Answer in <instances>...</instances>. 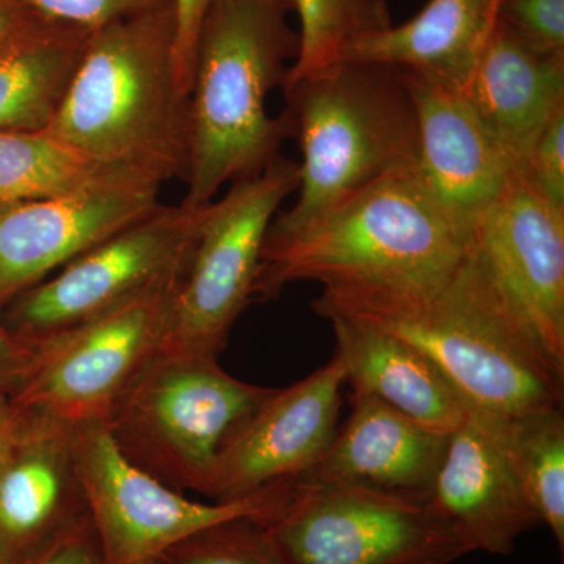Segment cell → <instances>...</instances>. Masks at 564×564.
I'll list each match as a JSON object with an SVG mask.
<instances>
[{"mask_svg":"<svg viewBox=\"0 0 564 564\" xmlns=\"http://www.w3.org/2000/svg\"><path fill=\"white\" fill-rule=\"evenodd\" d=\"M470 234L415 169L402 170L293 231L267 232L252 299H276L300 281L329 295L432 291L467 258Z\"/></svg>","mask_w":564,"mask_h":564,"instance_id":"cell-1","label":"cell"},{"mask_svg":"<svg viewBox=\"0 0 564 564\" xmlns=\"http://www.w3.org/2000/svg\"><path fill=\"white\" fill-rule=\"evenodd\" d=\"M315 313L369 323L413 345L475 410L518 415L563 406L564 377L552 369L475 259L473 245L440 288L386 295H329Z\"/></svg>","mask_w":564,"mask_h":564,"instance_id":"cell-2","label":"cell"},{"mask_svg":"<svg viewBox=\"0 0 564 564\" xmlns=\"http://www.w3.org/2000/svg\"><path fill=\"white\" fill-rule=\"evenodd\" d=\"M173 47V7L93 31L46 131L131 180H185L188 98L174 80Z\"/></svg>","mask_w":564,"mask_h":564,"instance_id":"cell-3","label":"cell"},{"mask_svg":"<svg viewBox=\"0 0 564 564\" xmlns=\"http://www.w3.org/2000/svg\"><path fill=\"white\" fill-rule=\"evenodd\" d=\"M289 10L282 0H212L188 98L185 206H206L223 185L261 173L292 135L288 111L267 113L269 93L299 54Z\"/></svg>","mask_w":564,"mask_h":564,"instance_id":"cell-4","label":"cell"},{"mask_svg":"<svg viewBox=\"0 0 564 564\" xmlns=\"http://www.w3.org/2000/svg\"><path fill=\"white\" fill-rule=\"evenodd\" d=\"M288 95L299 140V199L269 232L293 231L388 174L415 169L417 124L403 70L340 62Z\"/></svg>","mask_w":564,"mask_h":564,"instance_id":"cell-5","label":"cell"},{"mask_svg":"<svg viewBox=\"0 0 564 564\" xmlns=\"http://www.w3.org/2000/svg\"><path fill=\"white\" fill-rule=\"evenodd\" d=\"M272 391L237 380L218 358L159 351L106 426L152 477L204 494L221 448Z\"/></svg>","mask_w":564,"mask_h":564,"instance_id":"cell-6","label":"cell"},{"mask_svg":"<svg viewBox=\"0 0 564 564\" xmlns=\"http://www.w3.org/2000/svg\"><path fill=\"white\" fill-rule=\"evenodd\" d=\"M261 524L288 564H451L473 554L432 502L303 475Z\"/></svg>","mask_w":564,"mask_h":564,"instance_id":"cell-7","label":"cell"},{"mask_svg":"<svg viewBox=\"0 0 564 564\" xmlns=\"http://www.w3.org/2000/svg\"><path fill=\"white\" fill-rule=\"evenodd\" d=\"M182 274L51 339L10 381L20 419L79 429L106 423L141 370L161 351Z\"/></svg>","mask_w":564,"mask_h":564,"instance_id":"cell-8","label":"cell"},{"mask_svg":"<svg viewBox=\"0 0 564 564\" xmlns=\"http://www.w3.org/2000/svg\"><path fill=\"white\" fill-rule=\"evenodd\" d=\"M299 163L276 159L234 182L212 202L174 293L161 351L218 358L234 323L254 296L267 232L282 202L299 191Z\"/></svg>","mask_w":564,"mask_h":564,"instance_id":"cell-9","label":"cell"},{"mask_svg":"<svg viewBox=\"0 0 564 564\" xmlns=\"http://www.w3.org/2000/svg\"><path fill=\"white\" fill-rule=\"evenodd\" d=\"M210 204V203H209ZM209 204L159 206L66 263L0 311V322L32 344L184 274Z\"/></svg>","mask_w":564,"mask_h":564,"instance_id":"cell-10","label":"cell"},{"mask_svg":"<svg viewBox=\"0 0 564 564\" xmlns=\"http://www.w3.org/2000/svg\"><path fill=\"white\" fill-rule=\"evenodd\" d=\"M77 473L109 564H155L192 534L240 518H262L274 485L231 502H195L133 464L106 423L74 430Z\"/></svg>","mask_w":564,"mask_h":564,"instance_id":"cell-11","label":"cell"},{"mask_svg":"<svg viewBox=\"0 0 564 564\" xmlns=\"http://www.w3.org/2000/svg\"><path fill=\"white\" fill-rule=\"evenodd\" d=\"M470 237L486 276L564 377V209L516 169Z\"/></svg>","mask_w":564,"mask_h":564,"instance_id":"cell-12","label":"cell"},{"mask_svg":"<svg viewBox=\"0 0 564 564\" xmlns=\"http://www.w3.org/2000/svg\"><path fill=\"white\" fill-rule=\"evenodd\" d=\"M347 375L332 361L289 388L273 389L229 437L204 496L231 502L313 473L332 445Z\"/></svg>","mask_w":564,"mask_h":564,"instance_id":"cell-13","label":"cell"},{"mask_svg":"<svg viewBox=\"0 0 564 564\" xmlns=\"http://www.w3.org/2000/svg\"><path fill=\"white\" fill-rule=\"evenodd\" d=\"M161 187L106 181L85 191L0 204V311L66 263L152 214Z\"/></svg>","mask_w":564,"mask_h":564,"instance_id":"cell-14","label":"cell"},{"mask_svg":"<svg viewBox=\"0 0 564 564\" xmlns=\"http://www.w3.org/2000/svg\"><path fill=\"white\" fill-rule=\"evenodd\" d=\"M430 502L473 552L511 555L541 525L516 473L505 417L470 406L448 437Z\"/></svg>","mask_w":564,"mask_h":564,"instance_id":"cell-15","label":"cell"},{"mask_svg":"<svg viewBox=\"0 0 564 564\" xmlns=\"http://www.w3.org/2000/svg\"><path fill=\"white\" fill-rule=\"evenodd\" d=\"M402 70L417 124L415 173L445 210L473 229L518 166L462 88Z\"/></svg>","mask_w":564,"mask_h":564,"instance_id":"cell-16","label":"cell"},{"mask_svg":"<svg viewBox=\"0 0 564 564\" xmlns=\"http://www.w3.org/2000/svg\"><path fill=\"white\" fill-rule=\"evenodd\" d=\"M74 430L21 419L17 444L0 467V545L13 564L90 518Z\"/></svg>","mask_w":564,"mask_h":564,"instance_id":"cell-17","label":"cell"},{"mask_svg":"<svg viewBox=\"0 0 564 564\" xmlns=\"http://www.w3.org/2000/svg\"><path fill=\"white\" fill-rule=\"evenodd\" d=\"M350 402V417L310 475L430 502L451 434L373 397L351 395Z\"/></svg>","mask_w":564,"mask_h":564,"instance_id":"cell-18","label":"cell"},{"mask_svg":"<svg viewBox=\"0 0 564 564\" xmlns=\"http://www.w3.org/2000/svg\"><path fill=\"white\" fill-rule=\"evenodd\" d=\"M462 90L519 166L564 109V54L534 50L496 20Z\"/></svg>","mask_w":564,"mask_h":564,"instance_id":"cell-19","label":"cell"},{"mask_svg":"<svg viewBox=\"0 0 564 564\" xmlns=\"http://www.w3.org/2000/svg\"><path fill=\"white\" fill-rule=\"evenodd\" d=\"M328 321L351 395L373 397L436 432L462 425L469 404L429 356L369 323L340 315Z\"/></svg>","mask_w":564,"mask_h":564,"instance_id":"cell-20","label":"cell"},{"mask_svg":"<svg viewBox=\"0 0 564 564\" xmlns=\"http://www.w3.org/2000/svg\"><path fill=\"white\" fill-rule=\"evenodd\" d=\"M497 7L499 0H430L413 20L352 41L344 61L395 66L463 88L496 22Z\"/></svg>","mask_w":564,"mask_h":564,"instance_id":"cell-21","label":"cell"},{"mask_svg":"<svg viewBox=\"0 0 564 564\" xmlns=\"http://www.w3.org/2000/svg\"><path fill=\"white\" fill-rule=\"evenodd\" d=\"M90 33L32 14L0 41V132L50 126Z\"/></svg>","mask_w":564,"mask_h":564,"instance_id":"cell-22","label":"cell"},{"mask_svg":"<svg viewBox=\"0 0 564 564\" xmlns=\"http://www.w3.org/2000/svg\"><path fill=\"white\" fill-rule=\"evenodd\" d=\"M117 180L137 181L104 169L46 129L0 132V204L58 198Z\"/></svg>","mask_w":564,"mask_h":564,"instance_id":"cell-23","label":"cell"},{"mask_svg":"<svg viewBox=\"0 0 564 564\" xmlns=\"http://www.w3.org/2000/svg\"><path fill=\"white\" fill-rule=\"evenodd\" d=\"M508 445L527 499L564 549L563 406L505 417Z\"/></svg>","mask_w":564,"mask_h":564,"instance_id":"cell-24","label":"cell"},{"mask_svg":"<svg viewBox=\"0 0 564 564\" xmlns=\"http://www.w3.org/2000/svg\"><path fill=\"white\" fill-rule=\"evenodd\" d=\"M299 13V54L282 87L289 88L344 61L352 41L392 25L384 0H291Z\"/></svg>","mask_w":564,"mask_h":564,"instance_id":"cell-25","label":"cell"},{"mask_svg":"<svg viewBox=\"0 0 564 564\" xmlns=\"http://www.w3.org/2000/svg\"><path fill=\"white\" fill-rule=\"evenodd\" d=\"M155 564H288L254 518L215 524L173 545Z\"/></svg>","mask_w":564,"mask_h":564,"instance_id":"cell-26","label":"cell"},{"mask_svg":"<svg viewBox=\"0 0 564 564\" xmlns=\"http://www.w3.org/2000/svg\"><path fill=\"white\" fill-rule=\"evenodd\" d=\"M46 20L61 21L93 32L111 22L173 7L172 0H18Z\"/></svg>","mask_w":564,"mask_h":564,"instance_id":"cell-27","label":"cell"},{"mask_svg":"<svg viewBox=\"0 0 564 564\" xmlns=\"http://www.w3.org/2000/svg\"><path fill=\"white\" fill-rule=\"evenodd\" d=\"M496 20L534 50L564 54V0H500Z\"/></svg>","mask_w":564,"mask_h":564,"instance_id":"cell-28","label":"cell"},{"mask_svg":"<svg viewBox=\"0 0 564 564\" xmlns=\"http://www.w3.org/2000/svg\"><path fill=\"white\" fill-rule=\"evenodd\" d=\"M518 169L549 202L564 209V109L547 122Z\"/></svg>","mask_w":564,"mask_h":564,"instance_id":"cell-29","label":"cell"},{"mask_svg":"<svg viewBox=\"0 0 564 564\" xmlns=\"http://www.w3.org/2000/svg\"><path fill=\"white\" fill-rule=\"evenodd\" d=\"M174 13V80L185 98H191L193 69L199 35L212 0H172Z\"/></svg>","mask_w":564,"mask_h":564,"instance_id":"cell-30","label":"cell"},{"mask_svg":"<svg viewBox=\"0 0 564 564\" xmlns=\"http://www.w3.org/2000/svg\"><path fill=\"white\" fill-rule=\"evenodd\" d=\"M21 564H109V560L87 518Z\"/></svg>","mask_w":564,"mask_h":564,"instance_id":"cell-31","label":"cell"},{"mask_svg":"<svg viewBox=\"0 0 564 564\" xmlns=\"http://www.w3.org/2000/svg\"><path fill=\"white\" fill-rule=\"evenodd\" d=\"M35 344L22 339L0 322V378L10 381L17 377L35 351Z\"/></svg>","mask_w":564,"mask_h":564,"instance_id":"cell-32","label":"cell"},{"mask_svg":"<svg viewBox=\"0 0 564 564\" xmlns=\"http://www.w3.org/2000/svg\"><path fill=\"white\" fill-rule=\"evenodd\" d=\"M20 430L21 419L11 403L9 381L0 378V467L13 451Z\"/></svg>","mask_w":564,"mask_h":564,"instance_id":"cell-33","label":"cell"},{"mask_svg":"<svg viewBox=\"0 0 564 564\" xmlns=\"http://www.w3.org/2000/svg\"><path fill=\"white\" fill-rule=\"evenodd\" d=\"M32 14L18 0H0V41L17 31Z\"/></svg>","mask_w":564,"mask_h":564,"instance_id":"cell-34","label":"cell"},{"mask_svg":"<svg viewBox=\"0 0 564 564\" xmlns=\"http://www.w3.org/2000/svg\"><path fill=\"white\" fill-rule=\"evenodd\" d=\"M0 564H13L9 555L6 554V551H3L2 545H0Z\"/></svg>","mask_w":564,"mask_h":564,"instance_id":"cell-35","label":"cell"},{"mask_svg":"<svg viewBox=\"0 0 564 564\" xmlns=\"http://www.w3.org/2000/svg\"><path fill=\"white\" fill-rule=\"evenodd\" d=\"M282 2H288V3H289V6H291V7H292L291 0H282Z\"/></svg>","mask_w":564,"mask_h":564,"instance_id":"cell-36","label":"cell"},{"mask_svg":"<svg viewBox=\"0 0 564 564\" xmlns=\"http://www.w3.org/2000/svg\"><path fill=\"white\" fill-rule=\"evenodd\" d=\"M499 3H500V0H499Z\"/></svg>","mask_w":564,"mask_h":564,"instance_id":"cell-37","label":"cell"}]
</instances>
